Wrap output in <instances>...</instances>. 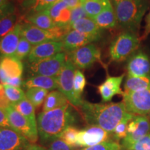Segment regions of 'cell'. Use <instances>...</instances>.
<instances>
[{"label": "cell", "mask_w": 150, "mask_h": 150, "mask_svg": "<svg viewBox=\"0 0 150 150\" xmlns=\"http://www.w3.org/2000/svg\"><path fill=\"white\" fill-rule=\"evenodd\" d=\"M80 107L84 120L89 126H98L108 134H112L127 112L122 102L93 104L83 100Z\"/></svg>", "instance_id": "obj_1"}, {"label": "cell", "mask_w": 150, "mask_h": 150, "mask_svg": "<svg viewBox=\"0 0 150 150\" xmlns=\"http://www.w3.org/2000/svg\"><path fill=\"white\" fill-rule=\"evenodd\" d=\"M70 103L56 109L42 111L37 118V129L42 142H52L60 138L67 127L76 122Z\"/></svg>", "instance_id": "obj_2"}, {"label": "cell", "mask_w": 150, "mask_h": 150, "mask_svg": "<svg viewBox=\"0 0 150 150\" xmlns=\"http://www.w3.org/2000/svg\"><path fill=\"white\" fill-rule=\"evenodd\" d=\"M148 6L147 0H122L113 7L117 24L136 34Z\"/></svg>", "instance_id": "obj_3"}, {"label": "cell", "mask_w": 150, "mask_h": 150, "mask_svg": "<svg viewBox=\"0 0 150 150\" xmlns=\"http://www.w3.org/2000/svg\"><path fill=\"white\" fill-rule=\"evenodd\" d=\"M140 40L136 33L125 31L117 35L109 47L110 59L115 62H122L131 57L136 51Z\"/></svg>", "instance_id": "obj_4"}, {"label": "cell", "mask_w": 150, "mask_h": 150, "mask_svg": "<svg viewBox=\"0 0 150 150\" xmlns=\"http://www.w3.org/2000/svg\"><path fill=\"white\" fill-rule=\"evenodd\" d=\"M71 31L69 27H56L51 30H45L33 24L24 23L22 24L21 36L35 46L40 43L50 40H61L64 35Z\"/></svg>", "instance_id": "obj_5"}, {"label": "cell", "mask_w": 150, "mask_h": 150, "mask_svg": "<svg viewBox=\"0 0 150 150\" xmlns=\"http://www.w3.org/2000/svg\"><path fill=\"white\" fill-rule=\"evenodd\" d=\"M67 54L62 52L49 59L30 63L29 71L33 76L40 75L58 77L67 61Z\"/></svg>", "instance_id": "obj_6"}, {"label": "cell", "mask_w": 150, "mask_h": 150, "mask_svg": "<svg viewBox=\"0 0 150 150\" xmlns=\"http://www.w3.org/2000/svg\"><path fill=\"white\" fill-rule=\"evenodd\" d=\"M76 67L70 60L67 58L64 66L58 76L59 90L66 97L68 102L74 106L80 107L83 101L76 98L74 91V77Z\"/></svg>", "instance_id": "obj_7"}, {"label": "cell", "mask_w": 150, "mask_h": 150, "mask_svg": "<svg viewBox=\"0 0 150 150\" xmlns=\"http://www.w3.org/2000/svg\"><path fill=\"white\" fill-rule=\"evenodd\" d=\"M122 97V102L128 112L136 115H146L150 112V88L124 93Z\"/></svg>", "instance_id": "obj_8"}, {"label": "cell", "mask_w": 150, "mask_h": 150, "mask_svg": "<svg viewBox=\"0 0 150 150\" xmlns=\"http://www.w3.org/2000/svg\"><path fill=\"white\" fill-rule=\"evenodd\" d=\"M5 111L12 128L22 135L30 143H35L38 139V129H35L27 118L15 109L12 105L6 108Z\"/></svg>", "instance_id": "obj_9"}, {"label": "cell", "mask_w": 150, "mask_h": 150, "mask_svg": "<svg viewBox=\"0 0 150 150\" xmlns=\"http://www.w3.org/2000/svg\"><path fill=\"white\" fill-rule=\"evenodd\" d=\"M67 57L77 68L87 69L100 61L101 52L96 45L89 44L67 54Z\"/></svg>", "instance_id": "obj_10"}, {"label": "cell", "mask_w": 150, "mask_h": 150, "mask_svg": "<svg viewBox=\"0 0 150 150\" xmlns=\"http://www.w3.org/2000/svg\"><path fill=\"white\" fill-rule=\"evenodd\" d=\"M150 134V121L147 116L135 115L129 123L127 136L123 139L122 146L125 149L135 142Z\"/></svg>", "instance_id": "obj_11"}, {"label": "cell", "mask_w": 150, "mask_h": 150, "mask_svg": "<svg viewBox=\"0 0 150 150\" xmlns=\"http://www.w3.org/2000/svg\"><path fill=\"white\" fill-rule=\"evenodd\" d=\"M109 134L98 126H89L79 130L76 139V147H88L108 140Z\"/></svg>", "instance_id": "obj_12"}, {"label": "cell", "mask_w": 150, "mask_h": 150, "mask_svg": "<svg viewBox=\"0 0 150 150\" xmlns=\"http://www.w3.org/2000/svg\"><path fill=\"white\" fill-rule=\"evenodd\" d=\"M63 51V45L61 40H50L33 46L29 56V63H36L49 59Z\"/></svg>", "instance_id": "obj_13"}, {"label": "cell", "mask_w": 150, "mask_h": 150, "mask_svg": "<svg viewBox=\"0 0 150 150\" xmlns=\"http://www.w3.org/2000/svg\"><path fill=\"white\" fill-rule=\"evenodd\" d=\"M30 144L14 129L0 127V150H24Z\"/></svg>", "instance_id": "obj_14"}, {"label": "cell", "mask_w": 150, "mask_h": 150, "mask_svg": "<svg viewBox=\"0 0 150 150\" xmlns=\"http://www.w3.org/2000/svg\"><path fill=\"white\" fill-rule=\"evenodd\" d=\"M23 63L15 56L0 57V83H7L11 79L22 77Z\"/></svg>", "instance_id": "obj_15"}, {"label": "cell", "mask_w": 150, "mask_h": 150, "mask_svg": "<svg viewBox=\"0 0 150 150\" xmlns=\"http://www.w3.org/2000/svg\"><path fill=\"white\" fill-rule=\"evenodd\" d=\"M99 38L100 37L97 35L86 34L76 30H71L64 35L61 41L63 45V51L69 54Z\"/></svg>", "instance_id": "obj_16"}, {"label": "cell", "mask_w": 150, "mask_h": 150, "mask_svg": "<svg viewBox=\"0 0 150 150\" xmlns=\"http://www.w3.org/2000/svg\"><path fill=\"white\" fill-rule=\"evenodd\" d=\"M127 70L131 76H150V58L142 52L133 54L128 61Z\"/></svg>", "instance_id": "obj_17"}, {"label": "cell", "mask_w": 150, "mask_h": 150, "mask_svg": "<svg viewBox=\"0 0 150 150\" xmlns=\"http://www.w3.org/2000/svg\"><path fill=\"white\" fill-rule=\"evenodd\" d=\"M124 76L125 74L118 76H108L104 83L98 86L97 89L103 102H110L116 95H123L124 92L121 89V84Z\"/></svg>", "instance_id": "obj_18"}, {"label": "cell", "mask_w": 150, "mask_h": 150, "mask_svg": "<svg viewBox=\"0 0 150 150\" xmlns=\"http://www.w3.org/2000/svg\"><path fill=\"white\" fill-rule=\"evenodd\" d=\"M22 24L19 22L12 31L0 40V57L14 56L21 35Z\"/></svg>", "instance_id": "obj_19"}, {"label": "cell", "mask_w": 150, "mask_h": 150, "mask_svg": "<svg viewBox=\"0 0 150 150\" xmlns=\"http://www.w3.org/2000/svg\"><path fill=\"white\" fill-rule=\"evenodd\" d=\"M55 24L59 27H69L71 29V8L62 0H59L47 9Z\"/></svg>", "instance_id": "obj_20"}, {"label": "cell", "mask_w": 150, "mask_h": 150, "mask_svg": "<svg viewBox=\"0 0 150 150\" xmlns=\"http://www.w3.org/2000/svg\"><path fill=\"white\" fill-rule=\"evenodd\" d=\"M23 87L27 90L31 88H38L47 91H54L59 89L58 77L35 75L24 81Z\"/></svg>", "instance_id": "obj_21"}, {"label": "cell", "mask_w": 150, "mask_h": 150, "mask_svg": "<svg viewBox=\"0 0 150 150\" xmlns=\"http://www.w3.org/2000/svg\"><path fill=\"white\" fill-rule=\"evenodd\" d=\"M93 20L101 29H113L117 25L115 10L111 3Z\"/></svg>", "instance_id": "obj_22"}, {"label": "cell", "mask_w": 150, "mask_h": 150, "mask_svg": "<svg viewBox=\"0 0 150 150\" xmlns=\"http://www.w3.org/2000/svg\"><path fill=\"white\" fill-rule=\"evenodd\" d=\"M26 23H29L45 30H51L55 28L56 24L50 17L47 10L35 13L25 18Z\"/></svg>", "instance_id": "obj_23"}, {"label": "cell", "mask_w": 150, "mask_h": 150, "mask_svg": "<svg viewBox=\"0 0 150 150\" xmlns=\"http://www.w3.org/2000/svg\"><path fill=\"white\" fill-rule=\"evenodd\" d=\"M71 29L76 30L86 34L97 35L101 37L102 29L99 28L93 19L90 18H82L71 24Z\"/></svg>", "instance_id": "obj_24"}, {"label": "cell", "mask_w": 150, "mask_h": 150, "mask_svg": "<svg viewBox=\"0 0 150 150\" xmlns=\"http://www.w3.org/2000/svg\"><path fill=\"white\" fill-rule=\"evenodd\" d=\"M148 88H150V76L136 77L127 75L124 85V93L140 91Z\"/></svg>", "instance_id": "obj_25"}, {"label": "cell", "mask_w": 150, "mask_h": 150, "mask_svg": "<svg viewBox=\"0 0 150 150\" xmlns=\"http://www.w3.org/2000/svg\"><path fill=\"white\" fill-rule=\"evenodd\" d=\"M11 105L15 109L18 110L24 117L27 118V120L35 129H37V120L35 119V107L27 97L18 103Z\"/></svg>", "instance_id": "obj_26"}, {"label": "cell", "mask_w": 150, "mask_h": 150, "mask_svg": "<svg viewBox=\"0 0 150 150\" xmlns=\"http://www.w3.org/2000/svg\"><path fill=\"white\" fill-rule=\"evenodd\" d=\"M70 103L61 91H52L48 93L43 105V111L56 109Z\"/></svg>", "instance_id": "obj_27"}, {"label": "cell", "mask_w": 150, "mask_h": 150, "mask_svg": "<svg viewBox=\"0 0 150 150\" xmlns=\"http://www.w3.org/2000/svg\"><path fill=\"white\" fill-rule=\"evenodd\" d=\"M110 3V0H80L81 5L91 19L102 12Z\"/></svg>", "instance_id": "obj_28"}, {"label": "cell", "mask_w": 150, "mask_h": 150, "mask_svg": "<svg viewBox=\"0 0 150 150\" xmlns=\"http://www.w3.org/2000/svg\"><path fill=\"white\" fill-rule=\"evenodd\" d=\"M26 97L35 108H39L45 100L48 95V91L38 88H31L26 91Z\"/></svg>", "instance_id": "obj_29"}, {"label": "cell", "mask_w": 150, "mask_h": 150, "mask_svg": "<svg viewBox=\"0 0 150 150\" xmlns=\"http://www.w3.org/2000/svg\"><path fill=\"white\" fill-rule=\"evenodd\" d=\"M19 23L18 17L16 12L6 16L0 20V40L13 29Z\"/></svg>", "instance_id": "obj_30"}, {"label": "cell", "mask_w": 150, "mask_h": 150, "mask_svg": "<svg viewBox=\"0 0 150 150\" xmlns=\"http://www.w3.org/2000/svg\"><path fill=\"white\" fill-rule=\"evenodd\" d=\"M134 115V114L127 112L122 120L118 123L112 132L115 140L119 141L120 140L124 139L127 136V129H128L129 123L133 119Z\"/></svg>", "instance_id": "obj_31"}, {"label": "cell", "mask_w": 150, "mask_h": 150, "mask_svg": "<svg viewBox=\"0 0 150 150\" xmlns=\"http://www.w3.org/2000/svg\"><path fill=\"white\" fill-rule=\"evenodd\" d=\"M3 85L4 87L6 95L11 104L18 103L26 97V94L21 88L15 87L8 84H3Z\"/></svg>", "instance_id": "obj_32"}, {"label": "cell", "mask_w": 150, "mask_h": 150, "mask_svg": "<svg viewBox=\"0 0 150 150\" xmlns=\"http://www.w3.org/2000/svg\"><path fill=\"white\" fill-rule=\"evenodd\" d=\"M86 84V81L83 73L81 71L76 70L75 71L74 77V91L76 98L80 101H83L81 95L85 88Z\"/></svg>", "instance_id": "obj_33"}, {"label": "cell", "mask_w": 150, "mask_h": 150, "mask_svg": "<svg viewBox=\"0 0 150 150\" xmlns=\"http://www.w3.org/2000/svg\"><path fill=\"white\" fill-rule=\"evenodd\" d=\"M79 131V130H78L76 127L70 126L65 129L59 138H61L67 145L74 148L76 147V139H77Z\"/></svg>", "instance_id": "obj_34"}, {"label": "cell", "mask_w": 150, "mask_h": 150, "mask_svg": "<svg viewBox=\"0 0 150 150\" xmlns=\"http://www.w3.org/2000/svg\"><path fill=\"white\" fill-rule=\"evenodd\" d=\"M32 48L33 47L31 46V43L22 37L19 41L18 47H17L14 56L16 59L22 61L25 58H28Z\"/></svg>", "instance_id": "obj_35"}, {"label": "cell", "mask_w": 150, "mask_h": 150, "mask_svg": "<svg viewBox=\"0 0 150 150\" xmlns=\"http://www.w3.org/2000/svg\"><path fill=\"white\" fill-rule=\"evenodd\" d=\"M59 0H31L24 3L26 6H31L35 13L47 10Z\"/></svg>", "instance_id": "obj_36"}, {"label": "cell", "mask_w": 150, "mask_h": 150, "mask_svg": "<svg viewBox=\"0 0 150 150\" xmlns=\"http://www.w3.org/2000/svg\"><path fill=\"white\" fill-rule=\"evenodd\" d=\"M122 146L120 145L117 141L107 140L98 145L78 150H122Z\"/></svg>", "instance_id": "obj_37"}, {"label": "cell", "mask_w": 150, "mask_h": 150, "mask_svg": "<svg viewBox=\"0 0 150 150\" xmlns=\"http://www.w3.org/2000/svg\"><path fill=\"white\" fill-rule=\"evenodd\" d=\"M127 150H150V134L147 135L126 149Z\"/></svg>", "instance_id": "obj_38"}, {"label": "cell", "mask_w": 150, "mask_h": 150, "mask_svg": "<svg viewBox=\"0 0 150 150\" xmlns=\"http://www.w3.org/2000/svg\"><path fill=\"white\" fill-rule=\"evenodd\" d=\"M86 18H88V16L86 14L81 4L79 6H78L75 7L74 8L71 9V19L70 24V27L71 24H72L73 22L77 21V20H80V19Z\"/></svg>", "instance_id": "obj_39"}, {"label": "cell", "mask_w": 150, "mask_h": 150, "mask_svg": "<svg viewBox=\"0 0 150 150\" xmlns=\"http://www.w3.org/2000/svg\"><path fill=\"white\" fill-rule=\"evenodd\" d=\"M48 150H75L74 147H70L63 142L61 138L54 140L50 143Z\"/></svg>", "instance_id": "obj_40"}, {"label": "cell", "mask_w": 150, "mask_h": 150, "mask_svg": "<svg viewBox=\"0 0 150 150\" xmlns=\"http://www.w3.org/2000/svg\"><path fill=\"white\" fill-rule=\"evenodd\" d=\"M11 105V103L8 100V99L7 98L6 95L4 85L0 83V108L5 110L6 108H8Z\"/></svg>", "instance_id": "obj_41"}, {"label": "cell", "mask_w": 150, "mask_h": 150, "mask_svg": "<svg viewBox=\"0 0 150 150\" xmlns=\"http://www.w3.org/2000/svg\"><path fill=\"white\" fill-rule=\"evenodd\" d=\"M16 9L12 4L7 3L0 7V20L8 15L16 12Z\"/></svg>", "instance_id": "obj_42"}, {"label": "cell", "mask_w": 150, "mask_h": 150, "mask_svg": "<svg viewBox=\"0 0 150 150\" xmlns=\"http://www.w3.org/2000/svg\"><path fill=\"white\" fill-rule=\"evenodd\" d=\"M0 127L13 129L12 127L11 126L10 122H9L5 110H4L1 108H0Z\"/></svg>", "instance_id": "obj_43"}, {"label": "cell", "mask_w": 150, "mask_h": 150, "mask_svg": "<svg viewBox=\"0 0 150 150\" xmlns=\"http://www.w3.org/2000/svg\"><path fill=\"white\" fill-rule=\"evenodd\" d=\"M150 34V11L145 18V27L144 29L143 34L141 37V40H145Z\"/></svg>", "instance_id": "obj_44"}, {"label": "cell", "mask_w": 150, "mask_h": 150, "mask_svg": "<svg viewBox=\"0 0 150 150\" xmlns=\"http://www.w3.org/2000/svg\"><path fill=\"white\" fill-rule=\"evenodd\" d=\"M62 1H64L67 5V6L71 9L74 8L81 4L80 0H62Z\"/></svg>", "instance_id": "obj_45"}, {"label": "cell", "mask_w": 150, "mask_h": 150, "mask_svg": "<svg viewBox=\"0 0 150 150\" xmlns=\"http://www.w3.org/2000/svg\"><path fill=\"white\" fill-rule=\"evenodd\" d=\"M24 150H47L45 148L42 146L34 145V144H30V145L25 148Z\"/></svg>", "instance_id": "obj_46"}, {"label": "cell", "mask_w": 150, "mask_h": 150, "mask_svg": "<svg viewBox=\"0 0 150 150\" xmlns=\"http://www.w3.org/2000/svg\"><path fill=\"white\" fill-rule=\"evenodd\" d=\"M120 1H122V0H110V3L112 4V6H115L118 3L120 2Z\"/></svg>", "instance_id": "obj_47"}, {"label": "cell", "mask_w": 150, "mask_h": 150, "mask_svg": "<svg viewBox=\"0 0 150 150\" xmlns=\"http://www.w3.org/2000/svg\"><path fill=\"white\" fill-rule=\"evenodd\" d=\"M8 3V0H0V7Z\"/></svg>", "instance_id": "obj_48"}, {"label": "cell", "mask_w": 150, "mask_h": 150, "mask_svg": "<svg viewBox=\"0 0 150 150\" xmlns=\"http://www.w3.org/2000/svg\"><path fill=\"white\" fill-rule=\"evenodd\" d=\"M19 3H25V2H27V1H31V0H18Z\"/></svg>", "instance_id": "obj_49"}, {"label": "cell", "mask_w": 150, "mask_h": 150, "mask_svg": "<svg viewBox=\"0 0 150 150\" xmlns=\"http://www.w3.org/2000/svg\"><path fill=\"white\" fill-rule=\"evenodd\" d=\"M149 114H150V112H149Z\"/></svg>", "instance_id": "obj_50"}]
</instances>
